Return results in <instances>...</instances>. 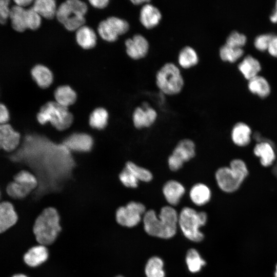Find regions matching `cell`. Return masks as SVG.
<instances>
[{"label":"cell","instance_id":"cell-28","mask_svg":"<svg viewBox=\"0 0 277 277\" xmlns=\"http://www.w3.org/2000/svg\"><path fill=\"white\" fill-rule=\"evenodd\" d=\"M238 67L244 77L248 80L256 76L261 68L259 61L250 55L246 56Z\"/></svg>","mask_w":277,"mask_h":277},{"label":"cell","instance_id":"cell-35","mask_svg":"<svg viewBox=\"0 0 277 277\" xmlns=\"http://www.w3.org/2000/svg\"><path fill=\"white\" fill-rule=\"evenodd\" d=\"M97 31L100 36L107 42H114L118 37L107 19L101 22Z\"/></svg>","mask_w":277,"mask_h":277},{"label":"cell","instance_id":"cell-52","mask_svg":"<svg viewBox=\"0 0 277 277\" xmlns=\"http://www.w3.org/2000/svg\"><path fill=\"white\" fill-rule=\"evenodd\" d=\"M2 197V191H1V190L0 189V201L1 200Z\"/></svg>","mask_w":277,"mask_h":277},{"label":"cell","instance_id":"cell-21","mask_svg":"<svg viewBox=\"0 0 277 277\" xmlns=\"http://www.w3.org/2000/svg\"><path fill=\"white\" fill-rule=\"evenodd\" d=\"M251 134V130L248 125L239 122L235 124L232 129L231 140L235 145L244 147L249 144Z\"/></svg>","mask_w":277,"mask_h":277},{"label":"cell","instance_id":"cell-27","mask_svg":"<svg viewBox=\"0 0 277 277\" xmlns=\"http://www.w3.org/2000/svg\"><path fill=\"white\" fill-rule=\"evenodd\" d=\"M109 113L103 107L94 109L89 117V125L91 128L98 130L104 129L108 125Z\"/></svg>","mask_w":277,"mask_h":277},{"label":"cell","instance_id":"cell-17","mask_svg":"<svg viewBox=\"0 0 277 277\" xmlns=\"http://www.w3.org/2000/svg\"><path fill=\"white\" fill-rule=\"evenodd\" d=\"M161 18L162 14L160 11L151 4H145L141 9L140 22L147 29L155 27L159 24Z\"/></svg>","mask_w":277,"mask_h":277},{"label":"cell","instance_id":"cell-14","mask_svg":"<svg viewBox=\"0 0 277 277\" xmlns=\"http://www.w3.org/2000/svg\"><path fill=\"white\" fill-rule=\"evenodd\" d=\"M162 193L169 205H177L186 193V188L180 181L171 179L166 181L162 187Z\"/></svg>","mask_w":277,"mask_h":277},{"label":"cell","instance_id":"cell-33","mask_svg":"<svg viewBox=\"0 0 277 277\" xmlns=\"http://www.w3.org/2000/svg\"><path fill=\"white\" fill-rule=\"evenodd\" d=\"M186 260L188 269L193 273L199 271L202 267L206 264L205 261L194 249H190L187 251Z\"/></svg>","mask_w":277,"mask_h":277},{"label":"cell","instance_id":"cell-40","mask_svg":"<svg viewBox=\"0 0 277 277\" xmlns=\"http://www.w3.org/2000/svg\"><path fill=\"white\" fill-rule=\"evenodd\" d=\"M246 42V37L237 31L232 32L226 39V44L234 48H241Z\"/></svg>","mask_w":277,"mask_h":277},{"label":"cell","instance_id":"cell-46","mask_svg":"<svg viewBox=\"0 0 277 277\" xmlns=\"http://www.w3.org/2000/svg\"><path fill=\"white\" fill-rule=\"evenodd\" d=\"M89 2L92 6L98 9L106 8L109 3L108 0H90Z\"/></svg>","mask_w":277,"mask_h":277},{"label":"cell","instance_id":"cell-45","mask_svg":"<svg viewBox=\"0 0 277 277\" xmlns=\"http://www.w3.org/2000/svg\"><path fill=\"white\" fill-rule=\"evenodd\" d=\"M267 50L271 55L277 57V36L273 35Z\"/></svg>","mask_w":277,"mask_h":277},{"label":"cell","instance_id":"cell-44","mask_svg":"<svg viewBox=\"0 0 277 277\" xmlns=\"http://www.w3.org/2000/svg\"><path fill=\"white\" fill-rule=\"evenodd\" d=\"M10 120V113L7 107L0 103V124L8 123Z\"/></svg>","mask_w":277,"mask_h":277},{"label":"cell","instance_id":"cell-43","mask_svg":"<svg viewBox=\"0 0 277 277\" xmlns=\"http://www.w3.org/2000/svg\"><path fill=\"white\" fill-rule=\"evenodd\" d=\"M184 164L180 158L172 153L168 157L167 165L171 171H178L183 168Z\"/></svg>","mask_w":277,"mask_h":277},{"label":"cell","instance_id":"cell-11","mask_svg":"<svg viewBox=\"0 0 277 277\" xmlns=\"http://www.w3.org/2000/svg\"><path fill=\"white\" fill-rule=\"evenodd\" d=\"M156 110L145 102L142 106L137 107L132 114V122L137 129L147 128L152 126L157 120Z\"/></svg>","mask_w":277,"mask_h":277},{"label":"cell","instance_id":"cell-18","mask_svg":"<svg viewBox=\"0 0 277 277\" xmlns=\"http://www.w3.org/2000/svg\"><path fill=\"white\" fill-rule=\"evenodd\" d=\"M191 201L197 206H203L207 204L212 197L210 188L204 183L194 184L189 191Z\"/></svg>","mask_w":277,"mask_h":277},{"label":"cell","instance_id":"cell-36","mask_svg":"<svg viewBox=\"0 0 277 277\" xmlns=\"http://www.w3.org/2000/svg\"><path fill=\"white\" fill-rule=\"evenodd\" d=\"M118 179L122 185L128 188H136L140 183L133 173L126 167H124L120 172Z\"/></svg>","mask_w":277,"mask_h":277},{"label":"cell","instance_id":"cell-41","mask_svg":"<svg viewBox=\"0 0 277 277\" xmlns=\"http://www.w3.org/2000/svg\"><path fill=\"white\" fill-rule=\"evenodd\" d=\"M273 36L272 34H262L257 36L254 41L255 48L260 51L267 50Z\"/></svg>","mask_w":277,"mask_h":277},{"label":"cell","instance_id":"cell-5","mask_svg":"<svg viewBox=\"0 0 277 277\" xmlns=\"http://www.w3.org/2000/svg\"><path fill=\"white\" fill-rule=\"evenodd\" d=\"M207 215L204 211L197 212L194 209L185 207L179 214L178 223L184 235L193 242H200L204 238L200 227L204 226Z\"/></svg>","mask_w":277,"mask_h":277},{"label":"cell","instance_id":"cell-47","mask_svg":"<svg viewBox=\"0 0 277 277\" xmlns=\"http://www.w3.org/2000/svg\"><path fill=\"white\" fill-rule=\"evenodd\" d=\"M14 2L15 5L23 8L29 6L33 2L31 0H15Z\"/></svg>","mask_w":277,"mask_h":277},{"label":"cell","instance_id":"cell-9","mask_svg":"<svg viewBox=\"0 0 277 277\" xmlns=\"http://www.w3.org/2000/svg\"><path fill=\"white\" fill-rule=\"evenodd\" d=\"M214 176L217 186L225 193H233L236 191L243 182L229 166L219 168L215 172Z\"/></svg>","mask_w":277,"mask_h":277},{"label":"cell","instance_id":"cell-3","mask_svg":"<svg viewBox=\"0 0 277 277\" xmlns=\"http://www.w3.org/2000/svg\"><path fill=\"white\" fill-rule=\"evenodd\" d=\"M36 120L42 125L49 123L57 130L63 131L71 126L74 117L68 107L50 101L42 106L36 114Z\"/></svg>","mask_w":277,"mask_h":277},{"label":"cell","instance_id":"cell-2","mask_svg":"<svg viewBox=\"0 0 277 277\" xmlns=\"http://www.w3.org/2000/svg\"><path fill=\"white\" fill-rule=\"evenodd\" d=\"M61 215L57 209L49 206L35 218L32 232L37 244L47 247L52 245L62 230Z\"/></svg>","mask_w":277,"mask_h":277},{"label":"cell","instance_id":"cell-23","mask_svg":"<svg viewBox=\"0 0 277 277\" xmlns=\"http://www.w3.org/2000/svg\"><path fill=\"white\" fill-rule=\"evenodd\" d=\"M76 40L82 48L90 49L96 45L97 37L92 28L84 25L76 31Z\"/></svg>","mask_w":277,"mask_h":277},{"label":"cell","instance_id":"cell-51","mask_svg":"<svg viewBox=\"0 0 277 277\" xmlns=\"http://www.w3.org/2000/svg\"><path fill=\"white\" fill-rule=\"evenodd\" d=\"M273 172L274 174L277 177V163L273 168Z\"/></svg>","mask_w":277,"mask_h":277},{"label":"cell","instance_id":"cell-38","mask_svg":"<svg viewBox=\"0 0 277 277\" xmlns=\"http://www.w3.org/2000/svg\"><path fill=\"white\" fill-rule=\"evenodd\" d=\"M106 19L118 36L125 34L129 29V25L126 20L115 16Z\"/></svg>","mask_w":277,"mask_h":277},{"label":"cell","instance_id":"cell-37","mask_svg":"<svg viewBox=\"0 0 277 277\" xmlns=\"http://www.w3.org/2000/svg\"><path fill=\"white\" fill-rule=\"evenodd\" d=\"M229 167L242 182H243L248 175L247 167L242 160L236 159L232 160Z\"/></svg>","mask_w":277,"mask_h":277},{"label":"cell","instance_id":"cell-32","mask_svg":"<svg viewBox=\"0 0 277 277\" xmlns=\"http://www.w3.org/2000/svg\"><path fill=\"white\" fill-rule=\"evenodd\" d=\"M163 262L159 258L153 256L148 261L145 269L147 277H165L163 269Z\"/></svg>","mask_w":277,"mask_h":277},{"label":"cell","instance_id":"cell-39","mask_svg":"<svg viewBox=\"0 0 277 277\" xmlns=\"http://www.w3.org/2000/svg\"><path fill=\"white\" fill-rule=\"evenodd\" d=\"M26 18L27 29L35 30L41 25V16L32 7L26 9Z\"/></svg>","mask_w":277,"mask_h":277},{"label":"cell","instance_id":"cell-22","mask_svg":"<svg viewBox=\"0 0 277 277\" xmlns=\"http://www.w3.org/2000/svg\"><path fill=\"white\" fill-rule=\"evenodd\" d=\"M31 76L37 85L43 89L49 87L52 83L53 76L50 70L43 65L34 66L31 71Z\"/></svg>","mask_w":277,"mask_h":277},{"label":"cell","instance_id":"cell-1","mask_svg":"<svg viewBox=\"0 0 277 277\" xmlns=\"http://www.w3.org/2000/svg\"><path fill=\"white\" fill-rule=\"evenodd\" d=\"M179 214L173 206H163L157 216L154 210L145 212L143 215L145 231L149 235L163 239L173 237L176 233Z\"/></svg>","mask_w":277,"mask_h":277},{"label":"cell","instance_id":"cell-7","mask_svg":"<svg viewBox=\"0 0 277 277\" xmlns=\"http://www.w3.org/2000/svg\"><path fill=\"white\" fill-rule=\"evenodd\" d=\"M156 83L164 93L174 95L181 91L184 80L179 68L172 63H168L157 72Z\"/></svg>","mask_w":277,"mask_h":277},{"label":"cell","instance_id":"cell-53","mask_svg":"<svg viewBox=\"0 0 277 277\" xmlns=\"http://www.w3.org/2000/svg\"><path fill=\"white\" fill-rule=\"evenodd\" d=\"M275 277H277V265H276V271H275Z\"/></svg>","mask_w":277,"mask_h":277},{"label":"cell","instance_id":"cell-16","mask_svg":"<svg viewBox=\"0 0 277 277\" xmlns=\"http://www.w3.org/2000/svg\"><path fill=\"white\" fill-rule=\"evenodd\" d=\"M18 215L13 204L9 201L0 202V233L15 225Z\"/></svg>","mask_w":277,"mask_h":277},{"label":"cell","instance_id":"cell-25","mask_svg":"<svg viewBox=\"0 0 277 277\" xmlns=\"http://www.w3.org/2000/svg\"><path fill=\"white\" fill-rule=\"evenodd\" d=\"M54 95L55 102L66 107L74 104L77 98L76 92L67 85L57 87L55 90Z\"/></svg>","mask_w":277,"mask_h":277},{"label":"cell","instance_id":"cell-34","mask_svg":"<svg viewBox=\"0 0 277 277\" xmlns=\"http://www.w3.org/2000/svg\"><path fill=\"white\" fill-rule=\"evenodd\" d=\"M243 52L241 48L232 47L225 44L220 48V56L224 61L233 63L243 55Z\"/></svg>","mask_w":277,"mask_h":277},{"label":"cell","instance_id":"cell-26","mask_svg":"<svg viewBox=\"0 0 277 277\" xmlns=\"http://www.w3.org/2000/svg\"><path fill=\"white\" fill-rule=\"evenodd\" d=\"M25 8L14 5L11 7L9 18L13 29L17 32H22L26 30V18Z\"/></svg>","mask_w":277,"mask_h":277},{"label":"cell","instance_id":"cell-49","mask_svg":"<svg viewBox=\"0 0 277 277\" xmlns=\"http://www.w3.org/2000/svg\"><path fill=\"white\" fill-rule=\"evenodd\" d=\"M131 2L134 5H141L143 4L144 3L147 4L149 2V1L146 0H134V1H131Z\"/></svg>","mask_w":277,"mask_h":277},{"label":"cell","instance_id":"cell-6","mask_svg":"<svg viewBox=\"0 0 277 277\" xmlns=\"http://www.w3.org/2000/svg\"><path fill=\"white\" fill-rule=\"evenodd\" d=\"M38 185V179L34 173L26 169H21L7 184L6 193L13 200H23L33 192Z\"/></svg>","mask_w":277,"mask_h":277},{"label":"cell","instance_id":"cell-24","mask_svg":"<svg viewBox=\"0 0 277 277\" xmlns=\"http://www.w3.org/2000/svg\"><path fill=\"white\" fill-rule=\"evenodd\" d=\"M32 8L45 18L51 19L56 16L57 8L53 0H36L33 2Z\"/></svg>","mask_w":277,"mask_h":277},{"label":"cell","instance_id":"cell-4","mask_svg":"<svg viewBox=\"0 0 277 277\" xmlns=\"http://www.w3.org/2000/svg\"><path fill=\"white\" fill-rule=\"evenodd\" d=\"M85 3L79 0H68L57 8L56 17L69 31H76L85 23V15L87 11Z\"/></svg>","mask_w":277,"mask_h":277},{"label":"cell","instance_id":"cell-10","mask_svg":"<svg viewBox=\"0 0 277 277\" xmlns=\"http://www.w3.org/2000/svg\"><path fill=\"white\" fill-rule=\"evenodd\" d=\"M21 140V133L10 123L0 124V151L7 153L15 151L19 146Z\"/></svg>","mask_w":277,"mask_h":277},{"label":"cell","instance_id":"cell-12","mask_svg":"<svg viewBox=\"0 0 277 277\" xmlns=\"http://www.w3.org/2000/svg\"><path fill=\"white\" fill-rule=\"evenodd\" d=\"M64 145L69 150L78 152L90 151L94 145L92 136L85 132H75L66 137Z\"/></svg>","mask_w":277,"mask_h":277},{"label":"cell","instance_id":"cell-30","mask_svg":"<svg viewBox=\"0 0 277 277\" xmlns=\"http://www.w3.org/2000/svg\"><path fill=\"white\" fill-rule=\"evenodd\" d=\"M125 167L130 171L139 182L149 183L153 179V174L150 170L137 165L134 162H126Z\"/></svg>","mask_w":277,"mask_h":277},{"label":"cell","instance_id":"cell-29","mask_svg":"<svg viewBox=\"0 0 277 277\" xmlns=\"http://www.w3.org/2000/svg\"><path fill=\"white\" fill-rule=\"evenodd\" d=\"M248 88L252 93L262 97L268 96L270 91V86L267 80L259 75L249 80Z\"/></svg>","mask_w":277,"mask_h":277},{"label":"cell","instance_id":"cell-31","mask_svg":"<svg viewBox=\"0 0 277 277\" xmlns=\"http://www.w3.org/2000/svg\"><path fill=\"white\" fill-rule=\"evenodd\" d=\"M178 61L182 67L189 68L197 64L199 57L197 53L193 48L186 46L180 51Z\"/></svg>","mask_w":277,"mask_h":277},{"label":"cell","instance_id":"cell-15","mask_svg":"<svg viewBox=\"0 0 277 277\" xmlns=\"http://www.w3.org/2000/svg\"><path fill=\"white\" fill-rule=\"evenodd\" d=\"M126 52L134 60L144 57L148 53L149 45L147 39L141 34H135L125 41Z\"/></svg>","mask_w":277,"mask_h":277},{"label":"cell","instance_id":"cell-8","mask_svg":"<svg viewBox=\"0 0 277 277\" xmlns=\"http://www.w3.org/2000/svg\"><path fill=\"white\" fill-rule=\"evenodd\" d=\"M146 211V207L143 203L131 201L116 208L115 219L118 225L124 228H132L140 223L142 215Z\"/></svg>","mask_w":277,"mask_h":277},{"label":"cell","instance_id":"cell-19","mask_svg":"<svg viewBox=\"0 0 277 277\" xmlns=\"http://www.w3.org/2000/svg\"><path fill=\"white\" fill-rule=\"evenodd\" d=\"M254 154L260 159L261 164L265 166H270L276 159V154L273 145L270 142L261 140L254 148Z\"/></svg>","mask_w":277,"mask_h":277},{"label":"cell","instance_id":"cell-50","mask_svg":"<svg viewBox=\"0 0 277 277\" xmlns=\"http://www.w3.org/2000/svg\"><path fill=\"white\" fill-rule=\"evenodd\" d=\"M12 277H29V276L24 273H18V274L14 275Z\"/></svg>","mask_w":277,"mask_h":277},{"label":"cell","instance_id":"cell-48","mask_svg":"<svg viewBox=\"0 0 277 277\" xmlns=\"http://www.w3.org/2000/svg\"><path fill=\"white\" fill-rule=\"evenodd\" d=\"M270 20L273 23L277 22V2L276 4V10L274 13L270 16Z\"/></svg>","mask_w":277,"mask_h":277},{"label":"cell","instance_id":"cell-20","mask_svg":"<svg viewBox=\"0 0 277 277\" xmlns=\"http://www.w3.org/2000/svg\"><path fill=\"white\" fill-rule=\"evenodd\" d=\"M172 153L180 158L184 163L192 160L196 155L194 142L190 138H183L177 143Z\"/></svg>","mask_w":277,"mask_h":277},{"label":"cell","instance_id":"cell-13","mask_svg":"<svg viewBox=\"0 0 277 277\" xmlns=\"http://www.w3.org/2000/svg\"><path fill=\"white\" fill-rule=\"evenodd\" d=\"M49 258L48 247L37 244L27 250L23 255V261L29 267L35 268L45 263Z\"/></svg>","mask_w":277,"mask_h":277},{"label":"cell","instance_id":"cell-42","mask_svg":"<svg viewBox=\"0 0 277 277\" xmlns=\"http://www.w3.org/2000/svg\"><path fill=\"white\" fill-rule=\"evenodd\" d=\"M9 0H0V24H5L9 18L11 7Z\"/></svg>","mask_w":277,"mask_h":277}]
</instances>
